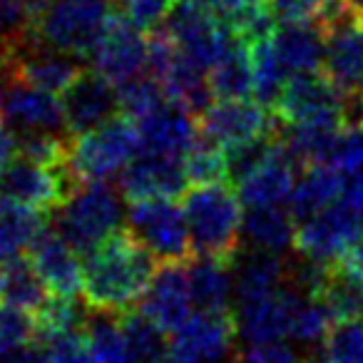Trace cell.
<instances>
[{"label":"cell","mask_w":363,"mask_h":363,"mask_svg":"<svg viewBox=\"0 0 363 363\" xmlns=\"http://www.w3.org/2000/svg\"><path fill=\"white\" fill-rule=\"evenodd\" d=\"M157 259L130 229H117L110 239L85 254L82 298L95 313L122 316L135 311L157 272Z\"/></svg>","instance_id":"1"},{"label":"cell","mask_w":363,"mask_h":363,"mask_svg":"<svg viewBox=\"0 0 363 363\" xmlns=\"http://www.w3.org/2000/svg\"><path fill=\"white\" fill-rule=\"evenodd\" d=\"M182 207L197 257L229 264L242 257L244 204L229 182L189 187L182 194Z\"/></svg>","instance_id":"2"},{"label":"cell","mask_w":363,"mask_h":363,"mask_svg":"<svg viewBox=\"0 0 363 363\" xmlns=\"http://www.w3.org/2000/svg\"><path fill=\"white\" fill-rule=\"evenodd\" d=\"M52 214L55 229L77 254H90L120 229L122 192L110 179L80 182Z\"/></svg>","instance_id":"3"},{"label":"cell","mask_w":363,"mask_h":363,"mask_svg":"<svg viewBox=\"0 0 363 363\" xmlns=\"http://www.w3.org/2000/svg\"><path fill=\"white\" fill-rule=\"evenodd\" d=\"M115 6L110 0H52L30 23L28 40L75 57H90Z\"/></svg>","instance_id":"4"},{"label":"cell","mask_w":363,"mask_h":363,"mask_svg":"<svg viewBox=\"0 0 363 363\" xmlns=\"http://www.w3.org/2000/svg\"><path fill=\"white\" fill-rule=\"evenodd\" d=\"M140 155V132L125 115L72 137L67 150V169L77 182L112 179Z\"/></svg>","instance_id":"5"},{"label":"cell","mask_w":363,"mask_h":363,"mask_svg":"<svg viewBox=\"0 0 363 363\" xmlns=\"http://www.w3.org/2000/svg\"><path fill=\"white\" fill-rule=\"evenodd\" d=\"M313 23L323 30V75L341 95H363V16L343 3L326 0Z\"/></svg>","instance_id":"6"},{"label":"cell","mask_w":363,"mask_h":363,"mask_svg":"<svg viewBox=\"0 0 363 363\" xmlns=\"http://www.w3.org/2000/svg\"><path fill=\"white\" fill-rule=\"evenodd\" d=\"M127 229L160 264H189L197 254L189 237L182 202L172 197H147L130 202Z\"/></svg>","instance_id":"7"},{"label":"cell","mask_w":363,"mask_h":363,"mask_svg":"<svg viewBox=\"0 0 363 363\" xmlns=\"http://www.w3.org/2000/svg\"><path fill=\"white\" fill-rule=\"evenodd\" d=\"M363 234V212L343 199L323 207L321 212L296 224L294 252L311 264H336Z\"/></svg>","instance_id":"8"},{"label":"cell","mask_w":363,"mask_h":363,"mask_svg":"<svg viewBox=\"0 0 363 363\" xmlns=\"http://www.w3.org/2000/svg\"><path fill=\"white\" fill-rule=\"evenodd\" d=\"M77 184L80 182L70 174L67 162L62 167H45L13 155L6 169L0 172V197L40 212H55Z\"/></svg>","instance_id":"9"},{"label":"cell","mask_w":363,"mask_h":363,"mask_svg":"<svg viewBox=\"0 0 363 363\" xmlns=\"http://www.w3.org/2000/svg\"><path fill=\"white\" fill-rule=\"evenodd\" d=\"M239 336L237 313L197 311L172 333L169 353L182 363H224Z\"/></svg>","instance_id":"10"},{"label":"cell","mask_w":363,"mask_h":363,"mask_svg":"<svg viewBox=\"0 0 363 363\" xmlns=\"http://www.w3.org/2000/svg\"><path fill=\"white\" fill-rule=\"evenodd\" d=\"M199 135L222 150L237 147L279 127V115L257 100H217L197 120Z\"/></svg>","instance_id":"11"},{"label":"cell","mask_w":363,"mask_h":363,"mask_svg":"<svg viewBox=\"0 0 363 363\" xmlns=\"http://www.w3.org/2000/svg\"><path fill=\"white\" fill-rule=\"evenodd\" d=\"M90 60L92 70L120 87L122 82L147 72V38L115 8L105 33L92 48Z\"/></svg>","instance_id":"12"},{"label":"cell","mask_w":363,"mask_h":363,"mask_svg":"<svg viewBox=\"0 0 363 363\" xmlns=\"http://www.w3.org/2000/svg\"><path fill=\"white\" fill-rule=\"evenodd\" d=\"M62 115L70 137H80L110 122L120 112L117 85L95 70H82L65 92H60Z\"/></svg>","instance_id":"13"},{"label":"cell","mask_w":363,"mask_h":363,"mask_svg":"<svg viewBox=\"0 0 363 363\" xmlns=\"http://www.w3.org/2000/svg\"><path fill=\"white\" fill-rule=\"evenodd\" d=\"M140 313L162 333H174L194 313L192 286L184 264H160L140 301Z\"/></svg>","instance_id":"14"},{"label":"cell","mask_w":363,"mask_h":363,"mask_svg":"<svg viewBox=\"0 0 363 363\" xmlns=\"http://www.w3.org/2000/svg\"><path fill=\"white\" fill-rule=\"evenodd\" d=\"M3 120L13 135L21 132L67 135L65 115L55 92L33 87L23 80H6L3 85Z\"/></svg>","instance_id":"15"},{"label":"cell","mask_w":363,"mask_h":363,"mask_svg":"<svg viewBox=\"0 0 363 363\" xmlns=\"http://www.w3.org/2000/svg\"><path fill=\"white\" fill-rule=\"evenodd\" d=\"M135 125L140 132L142 155L184 160V155L199 140V125L194 115L174 102H164L155 112L137 120Z\"/></svg>","instance_id":"16"},{"label":"cell","mask_w":363,"mask_h":363,"mask_svg":"<svg viewBox=\"0 0 363 363\" xmlns=\"http://www.w3.org/2000/svg\"><path fill=\"white\" fill-rule=\"evenodd\" d=\"M122 197L127 202L147 197H182L189 189L184 162L174 157H157V155H137L125 169L120 172L117 182Z\"/></svg>","instance_id":"17"},{"label":"cell","mask_w":363,"mask_h":363,"mask_svg":"<svg viewBox=\"0 0 363 363\" xmlns=\"http://www.w3.org/2000/svg\"><path fill=\"white\" fill-rule=\"evenodd\" d=\"M30 262L52 296L75 298L82 291L80 254L55 227H48L38 237L30 249Z\"/></svg>","instance_id":"18"},{"label":"cell","mask_w":363,"mask_h":363,"mask_svg":"<svg viewBox=\"0 0 363 363\" xmlns=\"http://www.w3.org/2000/svg\"><path fill=\"white\" fill-rule=\"evenodd\" d=\"M298 303H301V294L291 291L286 286L269 294V296L239 303V336L247 343L281 341V338L291 336V323L294 316H296Z\"/></svg>","instance_id":"19"},{"label":"cell","mask_w":363,"mask_h":363,"mask_svg":"<svg viewBox=\"0 0 363 363\" xmlns=\"http://www.w3.org/2000/svg\"><path fill=\"white\" fill-rule=\"evenodd\" d=\"M296 172L298 164L291 160L286 150H284L281 140H279L274 155L264 162L262 167L252 172L247 179L237 184V194L242 199L244 209L252 207H284L289 202L296 184Z\"/></svg>","instance_id":"20"},{"label":"cell","mask_w":363,"mask_h":363,"mask_svg":"<svg viewBox=\"0 0 363 363\" xmlns=\"http://www.w3.org/2000/svg\"><path fill=\"white\" fill-rule=\"evenodd\" d=\"M343 112V95L323 70L316 72H296L289 77L281 97H279L277 112L284 122H298L306 117H316L323 112Z\"/></svg>","instance_id":"21"},{"label":"cell","mask_w":363,"mask_h":363,"mask_svg":"<svg viewBox=\"0 0 363 363\" xmlns=\"http://www.w3.org/2000/svg\"><path fill=\"white\" fill-rule=\"evenodd\" d=\"M343 177L328 162H318V164H308L301 169V177L294 184V192L286 202V209L291 217L298 222L308 219L311 214L321 212L323 207L333 204L341 199Z\"/></svg>","instance_id":"22"},{"label":"cell","mask_w":363,"mask_h":363,"mask_svg":"<svg viewBox=\"0 0 363 363\" xmlns=\"http://www.w3.org/2000/svg\"><path fill=\"white\" fill-rule=\"evenodd\" d=\"M272 45L291 75L316 72L323 67L326 43L318 23H289L277 28L272 35Z\"/></svg>","instance_id":"23"},{"label":"cell","mask_w":363,"mask_h":363,"mask_svg":"<svg viewBox=\"0 0 363 363\" xmlns=\"http://www.w3.org/2000/svg\"><path fill=\"white\" fill-rule=\"evenodd\" d=\"M48 212L0 197V262L30 252L48 229Z\"/></svg>","instance_id":"24"},{"label":"cell","mask_w":363,"mask_h":363,"mask_svg":"<svg viewBox=\"0 0 363 363\" xmlns=\"http://www.w3.org/2000/svg\"><path fill=\"white\" fill-rule=\"evenodd\" d=\"M160 85L164 90L167 102L184 107L194 117H202L217 100L212 85H209V72L187 60L182 52L174 60V65L169 67V72L160 80Z\"/></svg>","instance_id":"25"},{"label":"cell","mask_w":363,"mask_h":363,"mask_svg":"<svg viewBox=\"0 0 363 363\" xmlns=\"http://www.w3.org/2000/svg\"><path fill=\"white\" fill-rule=\"evenodd\" d=\"M234 264H237V274H234V296H237V303L254 301V298L269 296V294L284 289L286 267L279 259V254L254 249L247 257H242V262L237 259Z\"/></svg>","instance_id":"26"},{"label":"cell","mask_w":363,"mask_h":363,"mask_svg":"<svg viewBox=\"0 0 363 363\" xmlns=\"http://www.w3.org/2000/svg\"><path fill=\"white\" fill-rule=\"evenodd\" d=\"M234 264L212 257H194L187 267L194 306L199 311H224L234 294Z\"/></svg>","instance_id":"27"},{"label":"cell","mask_w":363,"mask_h":363,"mask_svg":"<svg viewBox=\"0 0 363 363\" xmlns=\"http://www.w3.org/2000/svg\"><path fill=\"white\" fill-rule=\"evenodd\" d=\"M48 301V286L30 259L0 262V303L26 313H38Z\"/></svg>","instance_id":"28"},{"label":"cell","mask_w":363,"mask_h":363,"mask_svg":"<svg viewBox=\"0 0 363 363\" xmlns=\"http://www.w3.org/2000/svg\"><path fill=\"white\" fill-rule=\"evenodd\" d=\"M242 234L254 249L281 254L294 249L296 219L286 207H252L244 209Z\"/></svg>","instance_id":"29"},{"label":"cell","mask_w":363,"mask_h":363,"mask_svg":"<svg viewBox=\"0 0 363 363\" xmlns=\"http://www.w3.org/2000/svg\"><path fill=\"white\" fill-rule=\"evenodd\" d=\"M311 296L323 301L333 321H358L363 318V279L353 277L338 264L323 269Z\"/></svg>","instance_id":"30"},{"label":"cell","mask_w":363,"mask_h":363,"mask_svg":"<svg viewBox=\"0 0 363 363\" xmlns=\"http://www.w3.org/2000/svg\"><path fill=\"white\" fill-rule=\"evenodd\" d=\"M209 85L217 100H247L254 92L252 52L242 38H234L222 57L209 70Z\"/></svg>","instance_id":"31"},{"label":"cell","mask_w":363,"mask_h":363,"mask_svg":"<svg viewBox=\"0 0 363 363\" xmlns=\"http://www.w3.org/2000/svg\"><path fill=\"white\" fill-rule=\"evenodd\" d=\"M249 52H252V70H254V92H252L254 100L262 107H267V110H274L284 87H286L289 77H291V72L279 60L277 50L272 45V38L269 40L252 43Z\"/></svg>","instance_id":"32"},{"label":"cell","mask_w":363,"mask_h":363,"mask_svg":"<svg viewBox=\"0 0 363 363\" xmlns=\"http://www.w3.org/2000/svg\"><path fill=\"white\" fill-rule=\"evenodd\" d=\"M85 338L95 363H140L122 331L120 318L112 321V316L100 313L85 323Z\"/></svg>","instance_id":"33"},{"label":"cell","mask_w":363,"mask_h":363,"mask_svg":"<svg viewBox=\"0 0 363 363\" xmlns=\"http://www.w3.org/2000/svg\"><path fill=\"white\" fill-rule=\"evenodd\" d=\"M306 363H363V318L333 323Z\"/></svg>","instance_id":"34"},{"label":"cell","mask_w":363,"mask_h":363,"mask_svg":"<svg viewBox=\"0 0 363 363\" xmlns=\"http://www.w3.org/2000/svg\"><path fill=\"white\" fill-rule=\"evenodd\" d=\"M33 321H35L38 343H48L52 338L82 331L87 323L85 316H82V308L75 303V298H62V296L48 298L45 306L38 313H33Z\"/></svg>","instance_id":"35"},{"label":"cell","mask_w":363,"mask_h":363,"mask_svg":"<svg viewBox=\"0 0 363 363\" xmlns=\"http://www.w3.org/2000/svg\"><path fill=\"white\" fill-rule=\"evenodd\" d=\"M279 127H281V117H279ZM279 127L274 132H269V135L254 137V140L224 150V157H227V177L232 187H237L239 182L247 179L257 167H262L274 155V150L279 145Z\"/></svg>","instance_id":"36"},{"label":"cell","mask_w":363,"mask_h":363,"mask_svg":"<svg viewBox=\"0 0 363 363\" xmlns=\"http://www.w3.org/2000/svg\"><path fill=\"white\" fill-rule=\"evenodd\" d=\"M184 174H187L189 187H202V184H219V182H229L227 177V157L224 150L217 147L214 142L199 140L194 142L192 150L184 155Z\"/></svg>","instance_id":"37"},{"label":"cell","mask_w":363,"mask_h":363,"mask_svg":"<svg viewBox=\"0 0 363 363\" xmlns=\"http://www.w3.org/2000/svg\"><path fill=\"white\" fill-rule=\"evenodd\" d=\"M117 95H120V112L130 117L132 122L142 120V117H147L167 102L164 90L150 72H142V75L122 82L117 87Z\"/></svg>","instance_id":"38"},{"label":"cell","mask_w":363,"mask_h":363,"mask_svg":"<svg viewBox=\"0 0 363 363\" xmlns=\"http://www.w3.org/2000/svg\"><path fill=\"white\" fill-rule=\"evenodd\" d=\"M333 323L336 321H333L331 311L323 306V301H318L316 296H301L289 338L301 343H321L333 328Z\"/></svg>","instance_id":"39"},{"label":"cell","mask_w":363,"mask_h":363,"mask_svg":"<svg viewBox=\"0 0 363 363\" xmlns=\"http://www.w3.org/2000/svg\"><path fill=\"white\" fill-rule=\"evenodd\" d=\"M117 318H120L122 331H125L137 361L150 363L152 358L162 356V351H164V333H162L155 323L147 321L140 311L122 313V316H117Z\"/></svg>","instance_id":"40"},{"label":"cell","mask_w":363,"mask_h":363,"mask_svg":"<svg viewBox=\"0 0 363 363\" xmlns=\"http://www.w3.org/2000/svg\"><path fill=\"white\" fill-rule=\"evenodd\" d=\"M33 341H35V321L30 313L0 303V356H11Z\"/></svg>","instance_id":"41"},{"label":"cell","mask_w":363,"mask_h":363,"mask_svg":"<svg viewBox=\"0 0 363 363\" xmlns=\"http://www.w3.org/2000/svg\"><path fill=\"white\" fill-rule=\"evenodd\" d=\"M177 0H117V13L132 23L137 30L152 33L155 28L164 26L167 16L172 13Z\"/></svg>","instance_id":"42"},{"label":"cell","mask_w":363,"mask_h":363,"mask_svg":"<svg viewBox=\"0 0 363 363\" xmlns=\"http://www.w3.org/2000/svg\"><path fill=\"white\" fill-rule=\"evenodd\" d=\"M328 164H333L338 172L348 174V172H356L363 167V125L361 127H346L338 140L336 150H333Z\"/></svg>","instance_id":"43"},{"label":"cell","mask_w":363,"mask_h":363,"mask_svg":"<svg viewBox=\"0 0 363 363\" xmlns=\"http://www.w3.org/2000/svg\"><path fill=\"white\" fill-rule=\"evenodd\" d=\"M269 11L279 26L289 23H313L321 16L326 0H267Z\"/></svg>","instance_id":"44"},{"label":"cell","mask_w":363,"mask_h":363,"mask_svg":"<svg viewBox=\"0 0 363 363\" xmlns=\"http://www.w3.org/2000/svg\"><path fill=\"white\" fill-rule=\"evenodd\" d=\"M239 363H298V356L284 341H259L247 343L239 353Z\"/></svg>","instance_id":"45"},{"label":"cell","mask_w":363,"mask_h":363,"mask_svg":"<svg viewBox=\"0 0 363 363\" xmlns=\"http://www.w3.org/2000/svg\"><path fill=\"white\" fill-rule=\"evenodd\" d=\"M341 199L346 204H351L353 209L363 212V167L356 172L343 174V187H341Z\"/></svg>","instance_id":"46"},{"label":"cell","mask_w":363,"mask_h":363,"mask_svg":"<svg viewBox=\"0 0 363 363\" xmlns=\"http://www.w3.org/2000/svg\"><path fill=\"white\" fill-rule=\"evenodd\" d=\"M6 358H8V363H52L48 348L43 346V343H38V341L28 343L26 348L11 353V356H6Z\"/></svg>","instance_id":"47"},{"label":"cell","mask_w":363,"mask_h":363,"mask_svg":"<svg viewBox=\"0 0 363 363\" xmlns=\"http://www.w3.org/2000/svg\"><path fill=\"white\" fill-rule=\"evenodd\" d=\"M16 155V137L8 130L6 122H0V172L6 169V164L13 160Z\"/></svg>","instance_id":"48"},{"label":"cell","mask_w":363,"mask_h":363,"mask_svg":"<svg viewBox=\"0 0 363 363\" xmlns=\"http://www.w3.org/2000/svg\"><path fill=\"white\" fill-rule=\"evenodd\" d=\"M26 3V8H28V13H30V23L35 21L38 16H40L43 11H45L48 6H50L52 0H23Z\"/></svg>","instance_id":"49"},{"label":"cell","mask_w":363,"mask_h":363,"mask_svg":"<svg viewBox=\"0 0 363 363\" xmlns=\"http://www.w3.org/2000/svg\"><path fill=\"white\" fill-rule=\"evenodd\" d=\"M189 3H194V6H199V8H204V11L214 13V8H217L219 0H189Z\"/></svg>","instance_id":"50"},{"label":"cell","mask_w":363,"mask_h":363,"mask_svg":"<svg viewBox=\"0 0 363 363\" xmlns=\"http://www.w3.org/2000/svg\"><path fill=\"white\" fill-rule=\"evenodd\" d=\"M343 3H346L351 11H356L358 16H363V0H343Z\"/></svg>","instance_id":"51"},{"label":"cell","mask_w":363,"mask_h":363,"mask_svg":"<svg viewBox=\"0 0 363 363\" xmlns=\"http://www.w3.org/2000/svg\"><path fill=\"white\" fill-rule=\"evenodd\" d=\"M150 363H182V361H179V358H174V356H172V353H169V356H164V353H162V356L152 358Z\"/></svg>","instance_id":"52"},{"label":"cell","mask_w":363,"mask_h":363,"mask_svg":"<svg viewBox=\"0 0 363 363\" xmlns=\"http://www.w3.org/2000/svg\"><path fill=\"white\" fill-rule=\"evenodd\" d=\"M0 363H8V358H6V356H0Z\"/></svg>","instance_id":"53"}]
</instances>
